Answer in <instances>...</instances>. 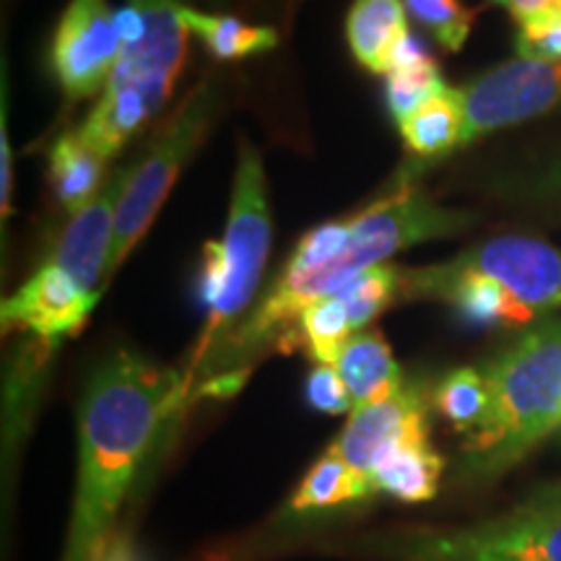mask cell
Returning <instances> with one entry per match:
<instances>
[{"label": "cell", "mask_w": 561, "mask_h": 561, "mask_svg": "<svg viewBox=\"0 0 561 561\" xmlns=\"http://www.w3.org/2000/svg\"><path fill=\"white\" fill-rule=\"evenodd\" d=\"M409 32V11L403 0H354L346 16V39L362 68L388 73L396 42Z\"/></svg>", "instance_id": "cell-16"}, {"label": "cell", "mask_w": 561, "mask_h": 561, "mask_svg": "<svg viewBox=\"0 0 561 561\" xmlns=\"http://www.w3.org/2000/svg\"><path fill=\"white\" fill-rule=\"evenodd\" d=\"M144 16V37L121 53L107 87H136L161 110L187 53L185 0H133Z\"/></svg>", "instance_id": "cell-10"}, {"label": "cell", "mask_w": 561, "mask_h": 561, "mask_svg": "<svg viewBox=\"0 0 561 561\" xmlns=\"http://www.w3.org/2000/svg\"><path fill=\"white\" fill-rule=\"evenodd\" d=\"M445 89L447 83L442 81L439 66L434 58L401 70H390L385 76V100H388L390 115L398 123L405 121L411 112H416L421 104L430 102L432 96L442 94Z\"/></svg>", "instance_id": "cell-25"}, {"label": "cell", "mask_w": 561, "mask_h": 561, "mask_svg": "<svg viewBox=\"0 0 561 561\" xmlns=\"http://www.w3.org/2000/svg\"><path fill=\"white\" fill-rule=\"evenodd\" d=\"M121 32L110 0H70L53 37V70L68 100L107 89L121 60Z\"/></svg>", "instance_id": "cell-8"}, {"label": "cell", "mask_w": 561, "mask_h": 561, "mask_svg": "<svg viewBox=\"0 0 561 561\" xmlns=\"http://www.w3.org/2000/svg\"><path fill=\"white\" fill-rule=\"evenodd\" d=\"M398 125L409 151L421 159H437L460 149L462 130H466L460 89L447 87Z\"/></svg>", "instance_id": "cell-18"}, {"label": "cell", "mask_w": 561, "mask_h": 561, "mask_svg": "<svg viewBox=\"0 0 561 561\" xmlns=\"http://www.w3.org/2000/svg\"><path fill=\"white\" fill-rule=\"evenodd\" d=\"M339 297L346 305L354 335L367 331L369 322L385 307H390L392 299L401 297V268L388 263L371 265V268L362 271L356 278H351L339 291Z\"/></svg>", "instance_id": "cell-23"}, {"label": "cell", "mask_w": 561, "mask_h": 561, "mask_svg": "<svg viewBox=\"0 0 561 561\" xmlns=\"http://www.w3.org/2000/svg\"><path fill=\"white\" fill-rule=\"evenodd\" d=\"M471 224V214L466 210L439 206L426 193L403 185L398 195L375 203L351 219L348 248L333 263L310 273H280L257 310L224 343V351L231 359H240L273 341L280 343V333H289L312 301L333 297L362 271L390 261L401 250L460 234Z\"/></svg>", "instance_id": "cell-2"}, {"label": "cell", "mask_w": 561, "mask_h": 561, "mask_svg": "<svg viewBox=\"0 0 561 561\" xmlns=\"http://www.w3.org/2000/svg\"><path fill=\"white\" fill-rule=\"evenodd\" d=\"M430 58H432V55H430V50H426V45L421 42L419 34H413L409 30L401 39L396 42V47H392L390 60H388V73H390V70H401V68L416 66V62H424ZM388 73H385V76H388Z\"/></svg>", "instance_id": "cell-30"}, {"label": "cell", "mask_w": 561, "mask_h": 561, "mask_svg": "<svg viewBox=\"0 0 561 561\" xmlns=\"http://www.w3.org/2000/svg\"><path fill=\"white\" fill-rule=\"evenodd\" d=\"M297 322V341L305 343L310 356L318 364H333L335 367L341 351L346 348V343L351 339H354L348 310L339 294L312 301V305L299 314Z\"/></svg>", "instance_id": "cell-22"}, {"label": "cell", "mask_w": 561, "mask_h": 561, "mask_svg": "<svg viewBox=\"0 0 561 561\" xmlns=\"http://www.w3.org/2000/svg\"><path fill=\"white\" fill-rule=\"evenodd\" d=\"M185 398L187 377L133 351H117L91 375L79 403V481L62 561H102L117 512Z\"/></svg>", "instance_id": "cell-1"}, {"label": "cell", "mask_w": 561, "mask_h": 561, "mask_svg": "<svg viewBox=\"0 0 561 561\" xmlns=\"http://www.w3.org/2000/svg\"><path fill=\"white\" fill-rule=\"evenodd\" d=\"M367 496H371V489L351 471L348 462L331 447L310 468V473L305 476L299 489L294 491L289 510L305 515V512L331 510L346 502L367 500Z\"/></svg>", "instance_id": "cell-21"}, {"label": "cell", "mask_w": 561, "mask_h": 561, "mask_svg": "<svg viewBox=\"0 0 561 561\" xmlns=\"http://www.w3.org/2000/svg\"><path fill=\"white\" fill-rule=\"evenodd\" d=\"M489 405L460 453V479L489 481L517 466L561 424V320H541L483 369Z\"/></svg>", "instance_id": "cell-3"}, {"label": "cell", "mask_w": 561, "mask_h": 561, "mask_svg": "<svg viewBox=\"0 0 561 561\" xmlns=\"http://www.w3.org/2000/svg\"><path fill=\"white\" fill-rule=\"evenodd\" d=\"M515 512H523V515L561 517V481L553 483V486L536 491V494H530Z\"/></svg>", "instance_id": "cell-32"}, {"label": "cell", "mask_w": 561, "mask_h": 561, "mask_svg": "<svg viewBox=\"0 0 561 561\" xmlns=\"http://www.w3.org/2000/svg\"><path fill=\"white\" fill-rule=\"evenodd\" d=\"M442 473H445V458L434 450L430 437L411 439L396 447L377 466V471L371 473V489L375 494L409 504L430 502L437 494Z\"/></svg>", "instance_id": "cell-17"}, {"label": "cell", "mask_w": 561, "mask_h": 561, "mask_svg": "<svg viewBox=\"0 0 561 561\" xmlns=\"http://www.w3.org/2000/svg\"><path fill=\"white\" fill-rule=\"evenodd\" d=\"M405 11L416 19L447 53L462 50L473 32L476 11L466 9L462 0H403Z\"/></svg>", "instance_id": "cell-26"}, {"label": "cell", "mask_w": 561, "mask_h": 561, "mask_svg": "<svg viewBox=\"0 0 561 561\" xmlns=\"http://www.w3.org/2000/svg\"><path fill=\"white\" fill-rule=\"evenodd\" d=\"M47 164H50L55 198L60 201V206L70 216L87 208L96 198V193L102 191L104 182H107L102 180L104 159L83 144L79 133H66V136L55 140Z\"/></svg>", "instance_id": "cell-19"}, {"label": "cell", "mask_w": 561, "mask_h": 561, "mask_svg": "<svg viewBox=\"0 0 561 561\" xmlns=\"http://www.w3.org/2000/svg\"><path fill=\"white\" fill-rule=\"evenodd\" d=\"M335 369L346 382L354 409L377 403L403 388V375L382 333L362 331L341 351Z\"/></svg>", "instance_id": "cell-14"}, {"label": "cell", "mask_w": 561, "mask_h": 561, "mask_svg": "<svg viewBox=\"0 0 561 561\" xmlns=\"http://www.w3.org/2000/svg\"><path fill=\"white\" fill-rule=\"evenodd\" d=\"M221 104V83L216 76H206L174 112L172 121L161 128L153 140L151 151L138 161L133 170L130 185L125 191L121 208H117V231L112 242V255L107 265V278L125 263L130 250L144 240L151 221L157 219L159 208L164 206L167 195L178 182L180 172L198 151L203 138L208 136L216 121V110Z\"/></svg>", "instance_id": "cell-5"}, {"label": "cell", "mask_w": 561, "mask_h": 561, "mask_svg": "<svg viewBox=\"0 0 561 561\" xmlns=\"http://www.w3.org/2000/svg\"><path fill=\"white\" fill-rule=\"evenodd\" d=\"M460 263L500 280L536 314L561 307V250L536 237H496L460 252Z\"/></svg>", "instance_id": "cell-11"}, {"label": "cell", "mask_w": 561, "mask_h": 561, "mask_svg": "<svg viewBox=\"0 0 561 561\" xmlns=\"http://www.w3.org/2000/svg\"><path fill=\"white\" fill-rule=\"evenodd\" d=\"M434 405L455 430L471 434L481 424L489 405V388L483 371L471 367L455 369L434 390Z\"/></svg>", "instance_id": "cell-24"}, {"label": "cell", "mask_w": 561, "mask_h": 561, "mask_svg": "<svg viewBox=\"0 0 561 561\" xmlns=\"http://www.w3.org/2000/svg\"><path fill=\"white\" fill-rule=\"evenodd\" d=\"M159 107L136 87H107L100 102L81 125L79 138L91 151L107 161L123 149L146 123L157 115Z\"/></svg>", "instance_id": "cell-15"}, {"label": "cell", "mask_w": 561, "mask_h": 561, "mask_svg": "<svg viewBox=\"0 0 561 561\" xmlns=\"http://www.w3.org/2000/svg\"><path fill=\"white\" fill-rule=\"evenodd\" d=\"M210 3H214V5H224V3H227V0H210Z\"/></svg>", "instance_id": "cell-36"}, {"label": "cell", "mask_w": 561, "mask_h": 561, "mask_svg": "<svg viewBox=\"0 0 561 561\" xmlns=\"http://www.w3.org/2000/svg\"><path fill=\"white\" fill-rule=\"evenodd\" d=\"M182 21L187 32L195 34L219 60H242L250 55L268 53L278 45V32L273 26H250L224 13H206L185 5Z\"/></svg>", "instance_id": "cell-20"}, {"label": "cell", "mask_w": 561, "mask_h": 561, "mask_svg": "<svg viewBox=\"0 0 561 561\" xmlns=\"http://www.w3.org/2000/svg\"><path fill=\"white\" fill-rule=\"evenodd\" d=\"M541 191H543V198L549 201L551 206L561 214V159L551 167V172L541 180Z\"/></svg>", "instance_id": "cell-35"}, {"label": "cell", "mask_w": 561, "mask_h": 561, "mask_svg": "<svg viewBox=\"0 0 561 561\" xmlns=\"http://www.w3.org/2000/svg\"><path fill=\"white\" fill-rule=\"evenodd\" d=\"M466 110L462 146L486 133L533 121L561 107V60L515 58L460 89Z\"/></svg>", "instance_id": "cell-7"}, {"label": "cell", "mask_w": 561, "mask_h": 561, "mask_svg": "<svg viewBox=\"0 0 561 561\" xmlns=\"http://www.w3.org/2000/svg\"><path fill=\"white\" fill-rule=\"evenodd\" d=\"M507 9L512 16L517 19V24H525V21H533L543 13L561 9V0H494Z\"/></svg>", "instance_id": "cell-33"}, {"label": "cell", "mask_w": 561, "mask_h": 561, "mask_svg": "<svg viewBox=\"0 0 561 561\" xmlns=\"http://www.w3.org/2000/svg\"><path fill=\"white\" fill-rule=\"evenodd\" d=\"M100 294L87 291L60 265L47 261L21 289L3 301L5 331H30L42 343L79 333L94 312Z\"/></svg>", "instance_id": "cell-12"}, {"label": "cell", "mask_w": 561, "mask_h": 561, "mask_svg": "<svg viewBox=\"0 0 561 561\" xmlns=\"http://www.w3.org/2000/svg\"><path fill=\"white\" fill-rule=\"evenodd\" d=\"M385 561H561V517L512 512L460 530H398L375 541Z\"/></svg>", "instance_id": "cell-6"}, {"label": "cell", "mask_w": 561, "mask_h": 561, "mask_svg": "<svg viewBox=\"0 0 561 561\" xmlns=\"http://www.w3.org/2000/svg\"><path fill=\"white\" fill-rule=\"evenodd\" d=\"M271 240L273 219L263 159L250 140H242L224 240L208 242L203 250L201 301L206 305L208 320L193 367H198L203 356L227 335L231 322L252 305L268 263Z\"/></svg>", "instance_id": "cell-4"}, {"label": "cell", "mask_w": 561, "mask_h": 561, "mask_svg": "<svg viewBox=\"0 0 561 561\" xmlns=\"http://www.w3.org/2000/svg\"><path fill=\"white\" fill-rule=\"evenodd\" d=\"M351 240V219L346 221H331L314 227L301 237V242L294 250V255L286 263V273H310L318 271L322 265L333 263L335 257L343 255Z\"/></svg>", "instance_id": "cell-27"}, {"label": "cell", "mask_w": 561, "mask_h": 561, "mask_svg": "<svg viewBox=\"0 0 561 561\" xmlns=\"http://www.w3.org/2000/svg\"><path fill=\"white\" fill-rule=\"evenodd\" d=\"M515 47L520 58L561 60V9L520 24Z\"/></svg>", "instance_id": "cell-28"}, {"label": "cell", "mask_w": 561, "mask_h": 561, "mask_svg": "<svg viewBox=\"0 0 561 561\" xmlns=\"http://www.w3.org/2000/svg\"><path fill=\"white\" fill-rule=\"evenodd\" d=\"M133 170L136 164L121 167L104 182L96 198L70 219L50 255V263L60 265L87 291L100 294L96 286H104V278H107L112 242L117 231V208L128 191Z\"/></svg>", "instance_id": "cell-13"}, {"label": "cell", "mask_w": 561, "mask_h": 561, "mask_svg": "<svg viewBox=\"0 0 561 561\" xmlns=\"http://www.w3.org/2000/svg\"><path fill=\"white\" fill-rule=\"evenodd\" d=\"M424 437H430L424 392L413 385H403L382 401L351 411L346 430L333 442V450L371 489V473L396 447Z\"/></svg>", "instance_id": "cell-9"}, {"label": "cell", "mask_w": 561, "mask_h": 561, "mask_svg": "<svg viewBox=\"0 0 561 561\" xmlns=\"http://www.w3.org/2000/svg\"><path fill=\"white\" fill-rule=\"evenodd\" d=\"M9 117H5V94H3V112H0V210H3V221L11 214V191H13V178H11V149H9Z\"/></svg>", "instance_id": "cell-31"}, {"label": "cell", "mask_w": 561, "mask_h": 561, "mask_svg": "<svg viewBox=\"0 0 561 561\" xmlns=\"http://www.w3.org/2000/svg\"><path fill=\"white\" fill-rule=\"evenodd\" d=\"M102 561H140L136 549H133L128 536H112V541L104 551Z\"/></svg>", "instance_id": "cell-34"}, {"label": "cell", "mask_w": 561, "mask_h": 561, "mask_svg": "<svg viewBox=\"0 0 561 561\" xmlns=\"http://www.w3.org/2000/svg\"><path fill=\"white\" fill-rule=\"evenodd\" d=\"M307 403L320 413H351L354 411V401H351V392L339 375V369L333 364H318L307 377L305 388Z\"/></svg>", "instance_id": "cell-29"}]
</instances>
